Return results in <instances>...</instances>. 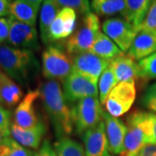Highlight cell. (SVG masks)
<instances>
[{"instance_id":"cell-21","label":"cell","mask_w":156,"mask_h":156,"mask_svg":"<svg viewBox=\"0 0 156 156\" xmlns=\"http://www.w3.org/2000/svg\"><path fill=\"white\" fill-rule=\"evenodd\" d=\"M23 95V93L19 85L3 70H0V97L2 103L9 108L16 106L22 101Z\"/></svg>"},{"instance_id":"cell-7","label":"cell","mask_w":156,"mask_h":156,"mask_svg":"<svg viewBox=\"0 0 156 156\" xmlns=\"http://www.w3.org/2000/svg\"><path fill=\"white\" fill-rule=\"evenodd\" d=\"M102 32L107 35L123 53L130 49L139 30L123 17H113L101 24Z\"/></svg>"},{"instance_id":"cell-22","label":"cell","mask_w":156,"mask_h":156,"mask_svg":"<svg viewBox=\"0 0 156 156\" xmlns=\"http://www.w3.org/2000/svg\"><path fill=\"white\" fill-rule=\"evenodd\" d=\"M89 51L109 62L124 55L120 48L102 31H100L96 36Z\"/></svg>"},{"instance_id":"cell-39","label":"cell","mask_w":156,"mask_h":156,"mask_svg":"<svg viewBox=\"0 0 156 156\" xmlns=\"http://www.w3.org/2000/svg\"><path fill=\"white\" fill-rule=\"evenodd\" d=\"M0 103H2V101H1V97H0Z\"/></svg>"},{"instance_id":"cell-38","label":"cell","mask_w":156,"mask_h":156,"mask_svg":"<svg viewBox=\"0 0 156 156\" xmlns=\"http://www.w3.org/2000/svg\"><path fill=\"white\" fill-rule=\"evenodd\" d=\"M29 2H31V3H34V4H37V5H40L41 4V2L43 1V0H27Z\"/></svg>"},{"instance_id":"cell-11","label":"cell","mask_w":156,"mask_h":156,"mask_svg":"<svg viewBox=\"0 0 156 156\" xmlns=\"http://www.w3.org/2000/svg\"><path fill=\"white\" fill-rule=\"evenodd\" d=\"M83 140L86 156H112L104 122L87 130L83 134Z\"/></svg>"},{"instance_id":"cell-27","label":"cell","mask_w":156,"mask_h":156,"mask_svg":"<svg viewBox=\"0 0 156 156\" xmlns=\"http://www.w3.org/2000/svg\"><path fill=\"white\" fill-rule=\"evenodd\" d=\"M35 153L20 145L11 136L5 137L0 146V156H34Z\"/></svg>"},{"instance_id":"cell-9","label":"cell","mask_w":156,"mask_h":156,"mask_svg":"<svg viewBox=\"0 0 156 156\" xmlns=\"http://www.w3.org/2000/svg\"><path fill=\"white\" fill-rule=\"evenodd\" d=\"M97 83L79 73H72L63 82V95L67 103H76L86 97H97Z\"/></svg>"},{"instance_id":"cell-32","label":"cell","mask_w":156,"mask_h":156,"mask_svg":"<svg viewBox=\"0 0 156 156\" xmlns=\"http://www.w3.org/2000/svg\"><path fill=\"white\" fill-rule=\"evenodd\" d=\"M11 113L4 106L0 105V131L5 137L11 135Z\"/></svg>"},{"instance_id":"cell-13","label":"cell","mask_w":156,"mask_h":156,"mask_svg":"<svg viewBox=\"0 0 156 156\" xmlns=\"http://www.w3.org/2000/svg\"><path fill=\"white\" fill-rule=\"evenodd\" d=\"M40 98L39 89L30 90L18 103L14 113V123L23 128L35 127L40 120L37 115L34 104Z\"/></svg>"},{"instance_id":"cell-28","label":"cell","mask_w":156,"mask_h":156,"mask_svg":"<svg viewBox=\"0 0 156 156\" xmlns=\"http://www.w3.org/2000/svg\"><path fill=\"white\" fill-rule=\"evenodd\" d=\"M140 78L145 80L156 79V52L140 60Z\"/></svg>"},{"instance_id":"cell-35","label":"cell","mask_w":156,"mask_h":156,"mask_svg":"<svg viewBox=\"0 0 156 156\" xmlns=\"http://www.w3.org/2000/svg\"><path fill=\"white\" fill-rule=\"evenodd\" d=\"M148 144L156 145V114L152 113V131Z\"/></svg>"},{"instance_id":"cell-3","label":"cell","mask_w":156,"mask_h":156,"mask_svg":"<svg viewBox=\"0 0 156 156\" xmlns=\"http://www.w3.org/2000/svg\"><path fill=\"white\" fill-rule=\"evenodd\" d=\"M127 134L121 156H137L148 144L152 131V113L136 111L127 120Z\"/></svg>"},{"instance_id":"cell-17","label":"cell","mask_w":156,"mask_h":156,"mask_svg":"<svg viewBox=\"0 0 156 156\" xmlns=\"http://www.w3.org/2000/svg\"><path fill=\"white\" fill-rule=\"evenodd\" d=\"M156 52V32L147 30H140L128 51L132 59L141 60Z\"/></svg>"},{"instance_id":"cell-18","label":"cell","mask_w":156,"mask_h":156,"mask_svg":"<svg viewBox=\"0 0 156 156\" xmlns=\"http://www.w3.org/2000/svg\"><path fill=\"white\" fill-rule=\"evenodd\" d=\"M118 83L134 82L140 78V69L137 62L128 56H120L109 63Z\"/></svg>"},{"instance_id":"cell-29","label":"cell","mask_w":156,"mask_h":156,"mask_svg":"<svg viewBox=\"0 0 156 156\" xmlns=\"http://www.w3.org/2000/svg\"><path fill=\"white\" fill-rule=\"evenodd\" d=\"M61 9L69 8L84 16L91 12V5L89 0H53Z\"/></svg>"},{"instance_id":"cell-15","label":"cell","mask_w":156,"mask_h":156,"mask_svg":"<svg viewBox=\"0 0 156 156\" xmlns=\"http://www.w3.org/2000/svg\"><path fill=\"white\" fill-rule=\"evenodd\" d=\"M103 120L110 153L112 154H121L124 148V140L128 128L123 121L112 116L108 112H104Z\"/></svg>"},{"instance_id":"cell-5","label":"cell","mask_w":156,"mask_h":156,"mask_svg":"<svg viewBox=\"0 0 156 156\" xmlns=\"http://www.w3.org/2000/svg\"><path fill=\"white\" fill-rule=\"evenodd\" d=\"M69 56L57 46H48L42 55L44 76L63 83L73 71V61Z\"/></svg>"},{"instance_id":"cell-31","label":"cell","mask_w":156,"mask_h":156,"mask_svg":"<svg viewBox=\"0 0 156 156\" xmlns=\"http://www.w3.org/2000/svg\"><path fill=\"white\" fill-rule=\"evenodd\" d=\"M140 30H147L156 32V0L151 1L149 10Z\"/></svg>"},{"instance_id":"cell-25","label":"cell","mask_w":156,"mask_h":156,"mask_svg":"<svg viewBox=\"0 0 156 156\" xmlns=\"http://www.w3.org/2000/svg\"><path fill=\"white\" fill-rule=\"evenodd\" d=\"M118 84L115 73L112 68L108 65V67L102 72L99 78L98 83V90H99V99L101 104H105L108 96L113 89Z\"/></svg>"},{"instance_id":"cell-26","label":"cell","mask_w":156,"mask_h":156,"mask_svg":"<svg viewBox=\"0 0 156 156\" xmlns=\"http://www.w3.org/2000/svg\"><path fill=\"white\" fill-rule=\"evenodd\" d=\"M55 149L58 156H86L83 146L69 137L58 140Z\"/></svg>"},{"instance_id":"cell-40","label":"cell","mask_w":156,"mask_h":156,"mask_svg":"<svg viewBox=\"0 0 156 156\" xmlns=\"http://www.w3.org/2000/svg\"><path fill=\"white\" fill-rule=\"evenodd\" d=\"M7 1H8V2H9V1H11V0H7Z\"/></svg>"},{"instance_id":"cell-14","label":"cell","mask_w":156,"mask_h":156,"mask_svg":"<svg viewBox=\"0 0 156 156\" xmlns=\"http://www.w3.org/2000/svg\"><path fill=\"white\" fill-rule=\"evenodd\" d=\"M76 25V11L69 8H62L55 17L49 30V41H61L69 37Z\"/></svg>"},{"instance_id":"cell-34","label":"cell","mask_w":156,"mask_h":156,"mask_svg":"<svg viewBox=\"0 0 156 156\" xmlns=\"http://www.w3.org/2000/svg\"><path fill=\"white\" fill-rule=\"evenodd\" d=\"M34 156H58L56 154V149L52 147L50 140H44L42 146L40 147L37 152L35 153Z\"/></svg>"},{"instance_id":"cell-2","label":"cell","mask_w":156,"mask_h":156,"mask_svg":"<svg viewBox=\"0 0 156 156\" xmlns=\"http://www.w3.org/2000/svg\"><path fill=\"white\" fill-rule=\"evenodd\" d=\"M0 68L21 85H27L38 70V62L31 50L9 45L0 46Z\"/></svg>"},{"instance_id":"cell-20","label":"cell","mask_w":156,"mask_h":156,"mask_svg":"<svg viewBox=\"0 0 156 156\" xmlns=\"http://www.w3.org/2000/svg\"><path fill=\"white\" fill-rule=\"evenodd\" d=\"M151 1L152 0H124L125 9L122 16L140 30L149 10Z\"/></svg>"},{"instance_id":"cell-4","label":"cell","mask_w":156,"mask_h":156,"mask_svg":"<svg viewBox=\"0 0 156 156\" xmlns=\"http://www.w3.org/2000/svg\"><path fill=\"white\" fill-rule=\"evenodd\" d=\"M100 21L94 12L86 14L81 26L69 37L66 42V51L69 56H76L89 51L100 32Z\"/></svg>"},{"instance_id":"cell-36","label":"cell","mask_w":156,"mask_h":156,"mask_svg":"<svg viewBox=\"0 0 156 156\" xmlns=\"http://www.w3.org/2000/svg\"><path fill=\"white\" fill-rule=\"evenodd\" d=\"M10 5L11 4H9L7 0H0V18L4 16L9 15Z\"/></svg>"},{"instance_id":"cell-19","label":"cell","mask_w":156,"mask_h":156,"mask_svg":"<svg viewBox=\"0 0 156 156\" xmlns=\"http://www.w3.org/2000/svg\"><path fill=\"white\" fill-rule=\"evenodd\" d=\"M40 5L27 0H15L10 5L9 15L12 21L36 25Z\"/></svg>"},{"instance_id":"cell-12","label":"cell","mask_w":156,"mask_h":156,"mask_svg":"<svg viewBox=\"0 0 156 156\" xmlns=\"http://www.w3.org/2000/svg\"><path fill=\"white\" fill-rule=\"evenodd\" d=\"M8 44L12 47L26 49V50H38L39 44L37 39V31L35 25L28 23L12 21L10 30Z\"/></svg>"},{"instance_id":"cell-8","label":"cell","mask_w":156,"mask_h":156,"mask_svg":"<svg viewBox=\"0 0 156 156\" xmlns=\"http://www.w3.org/2000/svg\"><path fill=\"white\" fill-rule=\"evenodd\" d=\"M135 96L134 82L119 83L109 93L105 101L107 111L112 116H122L131 108Z\"/></svg>"},{"instance_id":"cell-30","label":"cell","mask_w":156,"mask_h":156,"mask_svg":"<svg viewBox=\"0 0 156 156\" xmlns=\"http://www.w3.org/2000/svg\"><path fill=\"white\" fill-rule=\"evenodd\" d=\"M141 104L148 110L156 114V83L151 84L146 89L141 99Z\"/></svg>"},{"instance_id":"cell-16","label":"cell","mask_w":156,"mask_h":156,"mask_svg":"<svg viewBox=\"0 0 156 156\" xmlns=\"http://www.w3.org/2000/svg\"><path fill=\"white\" fill-rule=\"evenodd\" d=\"M46 133V126L42 121L35 127L23 128L12 123L11 127V135L20 145L27 148L37 149Z\"/></svg>"},{"instance_id":"cell-23","label":"cell","mask_w":156,"mask_h":156,"mask_svg":"<svg viewBox=\"0 0 156 156\" xmlns=\"http://www.w3.org/2000/svg\"><path fill=\"white\" fill-rule=\"evenodd\" d=\"M60 10L61 8L53 0H44L43 3L39 16V29L41 39L45 45L50 44L49 30Z\"/></svg>"},{"instance_id":"cell-37","label":"cell","mask_w":156,"mask_h":156,"mask_svg":"<svg viewBox=\"0 0 156 156\" xmlns=\"http://www.w3.org/2000/svg\"><path fill=\"white\" fill-rule=\"evenodd\" d=\"M5 139V136L4 134H2V132L0 131V146L2 145V143L4 142V140Z\"/></svg>"},{"instance_id":"cell-10","label":"cell","mask_w":156,"mask_h":156,"mask_svg":"<svg viewBox=\"0 0 156 156\" xmlns=\"http://www.w3.org/2000/svg\"><path fill=\"white\" fill-rule=\"evenodd\" d=\"M109 63V61L87 51L74 56L73 71L98 82L101 75L108 67Z\"/></svg>"},{"instance_id":"cell-1","label":"cell","mask_w":156,"mask_h":156,"mask_svg":"<svg viewBox=\"0 0 156 156\" xmlns=\"http://www.w3.org/2000/svg\"><path fill=\"white\" fill-rule=\"evenodd\" d=\"M40 98L58 140L68 137L73 131L72 113L68 107L63 91L57 81L49 80L40 87Z\"/></svg>"},{"instance_id":"cell-33","label":"cell","mask_w":156,"mask_h":156,"mask_svg":"<svg viewBox=\"0 0 156 156\" xmlns=\"http://www.w3.org/2000/svg\"><path fill=\"white\" fill-rule=\"evenodd\" d=\"M11 22L12 20L11 18H5V17L0 18V46L9 38Z\"/></svg>"},{"instance_id":"cell-6","label":"cell","mask_w":156,"mask_h":156,"mask_svg":"<svg viewBox=\"0 0 156 156\" xmlns=\"http://www.w3.org/2000/svg\"><path fill=\"white\" fill-rule=\"evenodd\" d=\"M101 104L97 97H86L74 105L71 113L74 127L78 134H84L102 122L104 111Z\"/></svg>"},{"instance_id":"cell-24","label":"cell","mask_w":156,"mask_h":156,"mask_svg":"<svg viewBox=\"0 0 156 156\" xmlns=\"http://www.w3.org/2000/svg\"><path fill=\"white\" fill-rule=\"evenodd\" d=\"M91 9L96 15L109 17L117 13L122 14L125 4L124 0H92Z\"/></svg>"}]
</instances>
